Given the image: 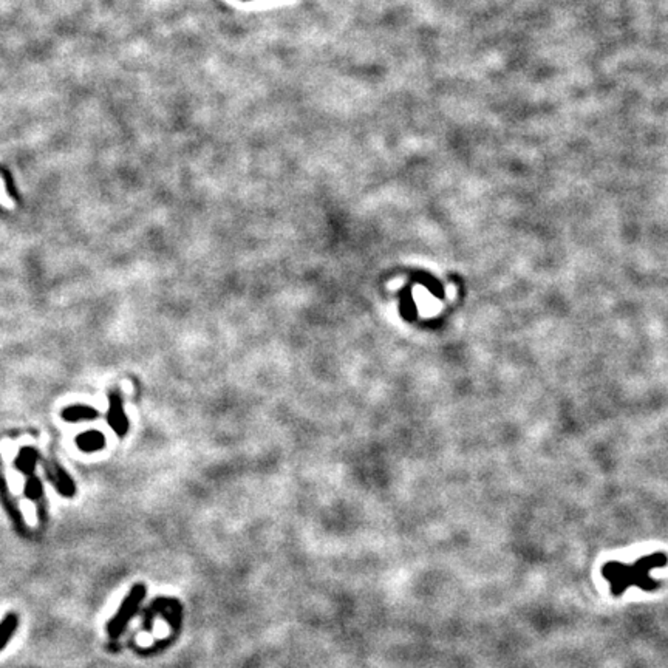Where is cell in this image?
<instances>
[{
    "label": "cell",
    "instance_id": "1",
    "mask_svg": "<svg viewBox=\"0 0 668 668\" xmlns=\"http://www.w3.org/2000/svg\"><path fill=\"white\" fill-rule=\"evenodd\" d=\"M668 563L665 554L654 553L637 560L633 565L611 561L606 563L602 569L603 577L610 581L612 596H622V594L631 586H637L643 591H656L660 583L652 577V571L656 568H662Z\"/></svg>",
    "mask_w": 668,
    "mask_h": 668
},
{
    "label": "cell",
    "instance_id": "2",
    "mask_svg": "<svg viewBox=\"0 0 668 668\" xmlns=\"http://www.w3.org/2000/svg\"><path fill=\"white\" fill-rule=\"evenodd\" d=\"M147 594V588L144 583H136L132 586V590L129 591L126 599L122 600V603L120 606V610L115 612V616L110 619V622L107 625V633L111 639H118L124 630L127 628V625L132 621L133 616L138 612L140 605L142 603Z\"/></svg>",
    "mask_w": 668,
    "mask_h": 668
},
{
    "label": "cell",
    "instance_id": "3",
    "mask_svg": "<svg viewBox=\"0 0 668 668\" xmlns=\"http://www.w3.org/2000/svg\"><path fill=\"white\" fill-rule=\"evenodd\" d=\"M110 408H109V424L118 435L124 436L129 430V421L122 408V399L118 392L110 393Z\"/></svg>",
    "mask_w": 668,
    "mask_h": 668
},
{
    "label": "cell",
    "instance_id": "4",
    "mask_svg": "<svg viewBox=\"0 0 668 668\" xmlns=\"http://www.w3.org/2000/svg\"><path fill=\"white\" fill-rule=\"evenodd\" d=\"M76 443H78V447L82 452H96L104 447L105 438L101 432L90 430L82 433V435H79Z\"/></svg>",
    "mask_w": 668,
    "mask_h": 668
},
{
    "label": "cell",
    "instance_id": "5",
    "mask_svg": "<svg viewBox=\"0 0 668 668\" xmlns=\"http://www.w3.org/2000/svg\"><path fill=\"white\" fill-rule=\"evenodd\" d=\"M19 627V616L16 612H10L2 622H0V652L6 647V643L14 636Z\"/></svg>",
    "mask_w": 668,
    "mask_h": 668
},
{
    "label": "cell",
    "instance_id": "6",
    "mask_svg": "<svg viewBox=\"0 0 668 668\" xmlns=\"http://www.w3.org/2000/svg\"><path fill=\"white\" fill-rule=\"evenodd\" d=\"M62 416H64V419L68 421V423H78V421H80V419L96 418L98 412L93 407L71 405V407L65 408L64 413H62Z\"/></svg>",
    "mask_w": 668,
    "mask_h": 668
},
{
    "label": "cell",
    "instance_id": "7",
    "mask_svg": "<svg viewBox=\"0 0 668 668\" xmlns=\"http://www.w3.org/2000/svg\"><path fill=\"white\" fill-rule=\"evenodd\" d=\"M52 478L54 481L56 487H58V491L62 495H64V497H71V495L74 492H76V487H74V482L71 481L70 476H68L64 472V469L56 467V472H54V475H52Z\"/></svg>",
    "mask_w": 668,
    "mask_h": 668
},
{
    "label": "cell",
    "instance_id": "8",
    "mask_svg": "<svg viewBox=\"0 0 668 668\" xmlns=\"http://www.w3.org/2000/svg\"><path fill=\"white\" fill-rule=\"evenodd\" d=\"M36 461H37V454H36V452L33 449H23L21 452V454H19V458H17V461H16V466H17L19 470H21L22 474L33 475Z\"/></svg>",
    "mask_w": 668,
    "mask_h": 668
},
{
    "label": "cell",
    "instance_id": "9",
    "mask_svg": "<svg viewBox=\"0 0 668 668\" xmlns=\"http://www.w3.org/2000/svg\"><path fill=\"white\" fill-rule=\"evenodd\" d=\"M25 495H27V498H30L31 501H37L41 498L42 482L39 481V478H36L34 475H30L28 482L25 485Z\"/></svg>",
    "mask_w": 668,
    "mask_h": 668
}]
</instances>
